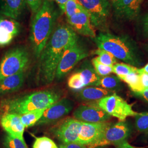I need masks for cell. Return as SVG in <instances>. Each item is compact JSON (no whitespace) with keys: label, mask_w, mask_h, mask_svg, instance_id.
I'll return each mask as SVG.
<instances>
[{"label":"cell","mask_w":148,"mask_h":148,"mask_svg":"<svg viewBox=\"0 0 148 148\" xmlns=\"http://www.w3.org/2000/svg\"><path fill=\"white\" fill-rule=\"evenodd\" d=\"M59 148H87V147L77 142L73 143H62L60 145Z\"/></svg>","instance_id":"obj_36"},{"label":"cell","mask_w":148,"mask_h":148,"mask_svg":"<svg viewBox=\"0 0 148 148\" xmlns=\"http://www.w3.org/2000/svg\"><path fill=\"white\" fill-rule=\"evenodd\" d=\"M144 0H113L112 5L117 18L133 20L137 17Z\"/></svg>","instance_id":"obj_15"},{"label":"cell","mask_w":148,"mask_h":148,"mask_svg":"<svg viewBox=\"0 0 148 148\" xmlns=\"http://www.w3.org/2000/svg\"><path fill=\"white\" fill-rule=\"evenodd\" d=\"M69 25L79 35L92 38L96 36L88 13L85 9L67 19Z\"/></svg>","instance_id":"obj_14"},{"label":"cell","mask_w":148,"mask_h":148,"mask_svg":"<svg viewBox=\"0 0 148 148\" xmlns=\"http://www.w3.org/2000/svg\"><path fill=\"white\" fill-rule=\"evenodd\" d=\"M142 21L143 30L144 33L148 36V13L144 16Z\"/></svg>","instance_id":"obj_39"},{"label":"cell","mask_w":148,"mask_h":148,"mask_svg":"<svg viewBox=\"0 0 148 148\" xmlns=\"http://www.w3.org/2000/svg\"><path fill=\"white\" fill-rule=\"evenodd\" d=\"M55 1L58 5L59 8H60V11H62L63 13H64L65 7L68 0H55Z\"/></svg>","instance_id":"obj_40"},{"label":"cell","mask_w":148,"mask_h":148,"mask_svg":"<svg viewBox=\"0 0 148 148\" xmlns=\"http://www.w3.org/2000/svg\"><path fill=\"white\" fill-rule=\"evenodd\" d=\"M14 36L3 29L0 28V46H5L11 43Z\"/></svg>","instance_id":"obj_33"},{"label":"cell","mask_w":148,"mask_h":148,"mask_svg":"<svg viewBox=\"0 0 148 148\" xmlns=\"http://www.w3.org/2000/svg\"><path fill=\"white\" fill-rule=\"evenodd\" d=\"M88 13L93 27L104 29L106 25L111 5L108 0H79Z\"/></svg>","instance_id":"obj_9"},{"label":"cell","mask_w":148,"mask_h":148,"mask_svg":"<svg viewBox=\"0 0 148 148\" xmlns=\"http://www.w3.org/2000/svg\"><path fill=\"white\" fill-rule=\"evenodd\" d=\"M48 1H50V2H53L54 0H47Z\"/></svg>","instance_id":"obj_42"},{"label":"cell","mask_w":148,"mask_h":148,"mask_svg":"<svg viewBox=\"0 0 148 148\" xmlns=\"http://www.w3.org/2000/svg\"><path fill=\"white\" fill-rule=\"evenodd\" d=\"M3 145L5 148H28L24 139H20L7 134L4 138Z\"/></svg>","instance_id":"obj_28"},{"label":"cell","mask_w":148,"mask_h":148,"mask_svg":"<svg viewBox=\"0 0 148 148\" xmlns=\"http://www.w3.org/2000/svg\"><path fill=\"white\" fill-rule=\"evenodd\" d=\"M68 85L69 88L75 90H82L85 87L82 79L77 71L70 77Z\"/></svg>","instance_id":"obj_31"},{"label":"cell","mask_w":148,"mask_h":148,"mask_svg":"<svg viewBox=\"0 0 148 148\" xmlns=\"http://www.w3.org/2000/svg\"><path fill=\"white\" fill-rule=\"evenodd\" d=\"M75 119L84 122L97 123L109 120L111 116L96 105H81L73 112Z\"/></svg>","instance_id":"obj_12"},{"label":"cell","mask_w":148,"mask_h":148,"mask_svg":"<svg viewBox=\"0 0 148 148\" xmlns=\"http://www.w3.org/2000/svg\"><path fill=\"white\" fill-rule=\"evenodd\" d=\"M84 10L79 0H68L65 7V14L67 19L81 11Z\"/></svg>","instance_id":"obj_29"},{"label":"cell","mask_w":148,"mask_h":148,"mask_svg":"<svg viewBox=\"0 0 148 148\" xmlns=\"http://www.w3.org/2000/svg\"><path fill=\"white\" fill-rule=\"evenodd\" d=\"M114 93V92L103 88L89 87L79 90L77 97L81 101H97L108 95Z\"/></svg>","instance_id":"obj_19"},{"label":"cell","mask_w":148,"mask_h":148,"mask_svg":"<svg viewBox=\"0 0 148 148\" xmlns=\"http://www.w3.org/2000/svg\"><path fill=\"white\" fill-rule=\"evenodd\" d=\"M133 93L135 96L139 97L143 101L148 103V90H145L140 92Z\"/></svg>","instance_id":"obj_37"},{"label":"cell","mask_w":148,"mask_h":148,"mask_svg":"<svg viewBox=\"0 0 148 148\" xmlns=\"http://www.w3.org/2000/svg\"><path fill=\"white\" fill-rule=\"evenodd\" d=\"M0 28L5 29L14 37L20 32V24L13 19H6L0 17Z\"/></svg>","instance_id":"obj_25"},{"label":"cell","mask_w":148,"mask_h":148,"mask_svg":"<svg viewBox=\"0 0 148 148\" xmlns=\"http://www.w3.org/2000/svg\"><path fill=\"white\" fill-rule=\"evenodd\" d=\"M93 39L98 48L111 53L117 59L136 68L142 65L136 43L127 36L101 32Z\"/></svg>","instance_id":"obj_4"},{"label":"cell","mask_w":148,"mask_h":148,"mask_svg":"<svg viewBox=\"0 0 148 148\" xmlns=\"http://www.w3.org/2000/svg\"><path fill=\"white\" fill-rule=\"evenodd\" d=\"M138 73L139 75L140 84L143 90H148V74L145 72L142 68H138Z\"/></svg>","instance_id":"obj_35"},{"label":"cell","mask_w":148,"mask_h":148,"mask_svg":"<svg viewBox=\"0 0 148 148\" xmlns=\"http://www.w3.org/2000/svg\"><path fill=\"white\" fill-rule=\"evenodd\" d=\"M89 55L87 49L79 38L66 49L59 63L55 79L60 80L74 68L75 65Z\"/></svg>","instance_id":"obj_6"},{"label":"cell","mask_w":148,"mask_h":148,"mask_svg":"<svg viewBox=\"0 0 148 148\" xmlns=\"http://www.w3.org/2000/svg\"><path fill=\"white\" fill-rule=\"evenodd\" d=\"M135 127L139 132H148V112L138 113L135 116Z\"/></svg>","instance_id":"obj_27"},{"label":"cell","mask_w":148,"mask_h":148,"mask_svg":"<svg viewBox=\"0 0 148 148\" xmlns=\"http://www.w3.org/2000/svg\"><path fill=\"white\" fill-rule=\"evenodd\" d=\"M79 37L69 25H59L40 56L37 79L39 84H51L56 77V71L64 52Z\"/></svg>","instance_id":"obj_1"},{"label":"cell","mask_w":148,"mask_h":148,"mask_svg":"<svg viewBox=\"0 0 148 148\" xmlns=\"http://www.w3.org/2000/svg\"><path fill=\"white\" fill-rule=\"evenodd\" d=\"M25 6V0H0V13L14 20L18 19Z\"/></svg>","instance_id":"obj_17"},{"label":"cell","mask_w":148,"mask_h":148,"mask_svg":"<svg viewBox=\"0 0 148 148\" xmlns=\"http://www.w3.org/2000/svg\"><path fill=\"white\" fill-rule=\"evenodd\" d=\"M118 77L121 81L127 84L132 93L140 92L144 90L140 84L139 75L138 71L137 72L128 74L126 76H119Z\"/></svg>","instance_id":"obj_22"},{"label":"cell","mask_w":148,"mask_h":148,"mask_svg":"<svg viewBox=\"0 0 148 148\" xmlns=\"http://www.w3.org/2000/svg\"><path fill=\"white\" fill-rule=\"evenodd\" d=\"M95 105L120 121H124L128 117L135 116L138 114L133 110L132 105L115 93L101 98Z\"/></svg>","instance_id":"obj_7"},{"label":"cell","mask_w":148,"mask_h":148,"mask_svg":"<svg viewBox=\"0 0 148 148\" xmlns=\"http://www.w3.org/2000/svg\"><path fill=\"white\" fill-rule=\"evenodd\" d=\"M110 123L105 122L97 123H90L82 122L79 127L77 143L86 147L95 143L101 137L106 128Z\"/></svg>","instance_id":"obj_13"},{"label":"cell","mask_w":148,"mask_h":148,"mask_svg":"<svg viewBox=\"0 0 148 148\" xmlns=\"http://www.w3.org/2000/svg\"><path fill=\"white\" fill-rule=\"evenodd\" d=\"M25 74L22 71L0 80V97L12 93L19 90L23 85Z\"/></svg>","instance_id":"obj_18"},{"label":"cell","mask_w":148,"mask_h":148,"mask_svg":"<svg viewBox=\"0 0 148 148\" xmlns=\"http://www.w3.org/2000/svg\"><path fill=\"white\" fill-rule=\"evenodd\" d=\"M58 12L53 2L43 0L32 21L30 40L35 57L39 58L53 33Z\"/></svg>","instance_id":"obj_2"},{"label":"cell","mask_w":148,"mask_h":148,"mask_svg":"<svg viewBox=\"0 0 148 148\" xmlns=\"http://www.w3.org/2000/svg\"><path fill=\"white\" fill-rule=\"evenodd\" d=\"M121 80L117 76L109 75L106 76L101 77L98 86H101L103 88L114 92V91L121 89Z\"/></svg>","instance_id":"obj_21"},{"label":"cell","mask_w":148,"mask_h":148,"mask_svg":"<svg viewBox=\"0 0 148 148\" xmlns=\"http://www.w3.org/2000/svg\"><path fill=\"white\" fill-rule=\"evenodd\" d=\"M92 64L96 73L100 77L108 76L112 73V66H108L101 63L95 58L92 60Z\"/></svg>","instance_id":"obj_30"},{"label":"cell","mask_w":148,"mask_h":148,"mask_svg":"<svg viewBox=\"0 0 148 148\" xmlns=\"http://www.w3.org/2000/svg\"><path fill=\"white\" fill-rule=\"evenodd\" d=\"M60 93L54 90H44L1 101L0 111L21 115L30 111L46 109L60 99Z\"/></svg>","instance_id":"obj_3"},{"label":"cell","mask_w":148,"mask_h":148,"mask_svg":"<svg viewBox=\"0 0 148 148\" xmlns=\"http://www.w3.org/2000/svg\"><path fill=\"white\" fill-rule=\"evenodd\" d=\"M45 109L36 110L30 111L19 115L23 125L25 127H30L36 125L38 121L42 116Z\"/></svg>","instance_id":"obj_23"},{"label":"cell","mask_w":148,"mask_h":148,"mask_svg":"<svg viewBox=\"0 0 148 148\" xmlns=\"http://www.w3.org/2000/svg\"><path fill=\"white\" fill-rule=\"evenodd\" d=\"M0 123L7 134L20 139H24V132L25 127L23 125L19 115L11 113L2 114Z\"/></svg>","instance_id":"obj_16"},{"label":"cell","mask_w":148,"mask_h":148,"mask_svg":"<svg viewBox=\"0 0 148 148\" xmlns=\"http://www.w3.org/2000/svg\"><path fill=\"white\" fill-rule=\"evenodd\" d=\"M114 145L116 148H136L128 143L127 140H125L120 143H117Z\"/></svg>","instance_id":"obj_38"},{"label":"cell","mask_w":148,"mask_h":148,"mask_svg":"<svg viewBox=\"0 0 148 148\" xmlns=\"http://www.w3.org/2000/svg\"><path fill=\"white\" fill-rule=\"evenodd\" d=\"M138 68L126 63H117L112 66V73L116 74L117 77L126 76L138 71Z\"/></svg>","instance_id":"obj_26"},{"label":"cell","mask_w":148,"mask_h":148,"mask_svg":"<svg viewBox=\"0 0 148 148\" xmlns=\"http://www.w3.org/2000/svg\"><path fill=\"white\" fill-rule=\"evenodd\" d=\"M143 70L145 71V72H146L147 73H148V63L147 64V65H145V66L142 68Z\"/></svg>","instance_id":"obj_41"},{"label":"cell","mask_w":148,"mask_h":148,"mask_svg":"<svg viewBox=\"0 0 148 148\" xmlns=\"http://www.w3.org/2000/svg\"><path fill=\"white\" fill-rule=\"evenodd\" d=\"M145 134H146V136H147V137H148V132L146 133H145Z\"/></svg>","instance_id":"obj_43"},{"label":"cell","mask_w":148,"mask_h":148,"mask_svg":"<svg viewBox=\"0 0 148 148\" xmlns=\"http://www.w3.org/2000/svg\"><path fill=\"white\" fill-rule=\"evenodd\" d=\"M132 132L130 125L125 121L117 122L106 128L101 137L95 143L87 146L88 148H97L109 145H115L126 140Z\"/></svg>","instance_id":"obj_8"},{"label":"cell","mask_w":148,"mask_h":148,"mask_svg":"<svg viewBox=\"0 0 148 148\" xmlns=\"http://www.w3.org/2000/svg\"><path fill=\"white\" fill-rule=\"evenodd\" d=\"M29 62V53L25 48L16 47L10 49L0 62V80L24 71Z\"/></svg>","instance_id":"obj_5"},{"label":"cell","mask_w":148,"mask_h":148,"mask_svg":"<svg viewBox=\"0 0 148 148\" xmlns=\"http://www.w3.org/2000/svg\"><path fill=\"white\" fill-rule=\"evenodd\" d=\"M97 56L95 58L101 63L108 66H113L117 63V59L110 53L104 49L98 48L93 52Z\"/></svg>","instance_id":"obj_24"},{"label":"cell","mask_w":148,"mask_h":148,"mask_svg":"<svg viewBox=\"0 0 148 148\" xmlns=\"http://www.w3.org/2000/svg\"><path fill=\"white\" fill-rule=\"evenodd\" d=\"M74 108V103L68 98L60 99L45 109L37 125H43L56 121L69 114Z\"/></svg>","instance_id":"obj_11"},{"label":"cell","mask_w":148,"mask_h":148,"mask_svg":"<svg viewBox=\"0 0 148 148\" xmlns=\"http://www.w3.org/2000/svg\"><path fill=\"white\" fill-rule=\"evenodd\" d=\"M77 72L80 74L85 86H98L101 77L90 63L86 62L84 64Z\"/></svg>","instance_id":"obj_20"},{"label":"cell","mask_w":148,"mask_h":148,"mask_svg":"<svg viewBox=\"0 0 148 148\" xmlns=\"http://www.w3.org/2000/svg\"><path fill=\"white\" fill-rule=\"evenodd\" d=\"M32 148H59L53 140L47 137H41L36 138Z\"/></svg>","instance_id":"obj_32"},{"label":"cell","mask_w":148,"mask_h":148,"mask_svg":"<svg viewBox=\"0 0 148 148\" xmlns=\"http://www.w3.org/2000/svg\"><path fill=\"white\" fill-rule=\"evenodd\" d=\"M82 122L74 117H67L53 127L52 132L62 143L77 142L79 127Z\"/></svg>","instance_id":"obj_10"},{"label":"cell","mask_w":148,"mask_h":148,"mask_svg":"<svg viewBox=\"0 0 148 148\" xmlns=\"http://www.w3.org/2000/svg\"><path fill=\"white\" fill-rule=\"evenodd\" d=\"M26 4L29 6L32 12L35 14L38 11L43 3V0H25Z\"/></svg>","instance_id":"obj_34"}]
</instances>
